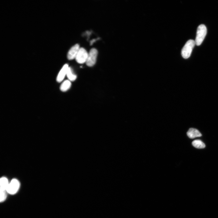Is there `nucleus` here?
I'll return each instance as SVG.
<instances>
[{"mask_svg": "<svg viewBox=\"0 0 218 218\" xmlns=\"http://www.w3.org/2000/svg\"><path fill=\"white\" fill-rule=\"evenodd\" d=\"M195 44V41L192 40L186 42L181 50V55L184 58L187 59L190 57Z\"/></svg>", "mask_w": 218, "mask_h": 218, "instance_id": "1", "label": "nucleus"}, {"mask_svg": "<svg viewBox=\"0 0 218 218\" xmlns=\"http://www.w3.org/2000/svg\"><path fill=\"white\" fill-rule=\"evenodd\" d=\"M207 33V29L204 24L199 25L197 28V35L195 40L196 44L200 45L203 42Z\"/></svg>", "mask_w": 218, "mask_h": 218, "instance_id": "2", "label": "nucleus"}, {"mask_svg": "<svg viewBox=\"0 0 218 218\" xmlns=\"http://www.w3.org/2000/svg\"><path fill=\"white\" fill-rule=\"evenodd\" d=\"M98 52L95 48L92 49L88 53V56L86 63L89 67L93 66L96 63Z\"/></svg>", "mask_w": 218, "mask_h": 218, "instance_id": "3", "label": "nucleus"}, {"mask_svg": "<svg viewBox=\"0 0 218 218\" xmlns=\"http://www.w3.org/2000/svg\"><path fill=\"white\" fill-rule=\"evenodd\" d=\"M20 186L19 181L16 179H13L9 184L7 189V192L10 195L15 194L18 192Z\"/></svg>", "mask_w": 218, "mask_h": 218, "instance_id": "4", "label": "nucleus"}, {"mask_svg": "<svg viewBox=\"0 0 218 218\" xmlns=\"http://www.w3.org/2000/svg\"><path fill=\"white\" fill-rule=\"evenodd\" d=\"M87 50L83 48H80L75 58L77 62L79 64L86 63L88 56Z\"/></svg>", "mask_w": 218, "mask_h": 218, "instance_id": "5", "label": "nucleus"}, {"mask_svg": "<svg viewBox=\"0 0 218 218\" xmlns=\"http://www.w3.org/2000/svg\"><path fill=\"white\" fill-rule=\"evenodd\" d=\"M80 48L78 44H76L72 46L68 52V59L70 60L75 59Z\"/></svg>", "mask_w": 218, "mask_h": 218, "instance_id": "6", "label": "nucleus"}, {"mask_svg": "<svg viewBox=\"0 0 218 218\" xmlns=\"http://www.w3.org/2000/svg\"><path fill=\"white\" fill-rule=\"evenodd\" d=\"M67 64H65L59 72L57 78V81L58 83H60L66 76L68 69L69 67Z\"/></svg>", "mask_w": 218, "mask_h": 218, "instance_id": "7", "label": "nucleus"}, {"mask_svg": "<svg viewBox=\"0 0 218 218\" xmlns=\"http://www.w3.org/2000/svg\"><path fill=\"white\" fill-rule=\"evenodd\" d=\"M187 135L190 139H193L200 137L202 136L201 133L197 129L194 128H190L187 132Z\"/></svg>", "mask_w": 218, "mask_h": 218, "instance_id": "8", "label": "nucleus"}, {"mask_svg": "<svg viewBox=\"0 0 218 218\" xmlns=\"http://www.w3.org/2000/svg\"><path fill=\"white\" fill-rule=\"evenodd\" d=\"M7 179L5 177H3L0 180V185H1V190L2 191H6L9 184Z\"/></svg>", "mask_w": 218, "mask_h": 218, "instance_id": "9", "label": "nucleus"}, {"mask_svg": "<svg viewBox=\"0 0 218 218\" xmlns=\"http://www.w3.org/2000/svg\"><path fill=\"white\" fill-rule=\"evenodd\" d=\"M71 86V81L69 80L64 81L60 87V90L63 92H65L70 89Z\"/></svg>", "mask_w": 218, "mask_h": 218, "instance_id": "10", "label": "nucleus"}, {"mask_svg": "<svg viewBox=\"0 0 218 218\" xmlns=\"http://www.w3.org/2000/svg\"><path fill=\"white\" fill-rule=\"evenodd\" d=\"M66 76L68 80L70 81H74L77 78V76L75 74L72 69L70 67H69L68 69Z\"/></svg>", "mask_w": 218, "mask_h": 218, "instance_id": "11", "label": "nucleus"}, {"mask_svg": "<svg viewBox=\"0 0 218 218\" xmlns=\"http://www.w3.org/2000/svg\"><path fill=\"white\" fill-rule=\"evenodd\" d=\"M192 145L195 147L199 149H204L205 147L204 143L199 140H194L193 142Z\"/></svg>", "mask_w": 218, "mask_h": 218, "instance_id": "12", "label": "nucleus"}, {"mask_svg": "<svg viewBox=\"0 0 218 218\" xmlns=\"http://www.w3.org/2000/svg\"><path fill=\"white\" fill-rule=\"evenodd\" d=\"M6 191L0 190V201L1 202H4L7 198V193Z\"/></svg>", "mask_w": 218, "mask_h": 218, "instance_id": "13", "label": "nucleus"}]
</instances>
